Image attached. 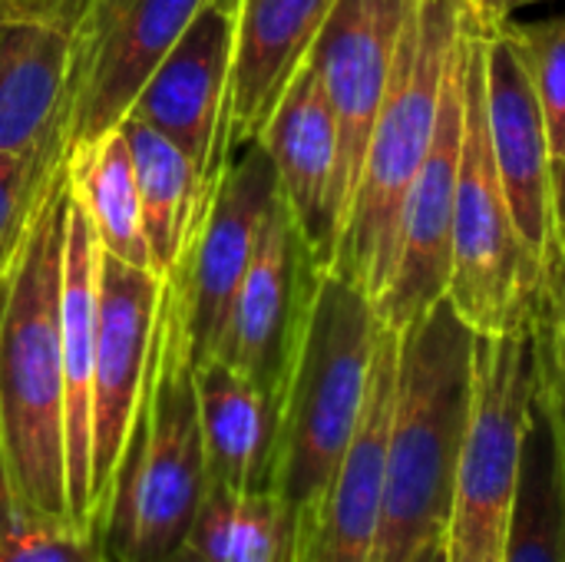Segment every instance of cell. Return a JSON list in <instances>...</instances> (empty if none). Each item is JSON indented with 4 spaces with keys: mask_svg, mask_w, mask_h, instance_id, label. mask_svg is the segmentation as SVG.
I'll return each mask as SVG.
<instances>
[{
    "mask_svg": "<svg viewBox=\"0 0 565 562\" xmlns=\"http://www.w3.org/2000/svg\"><path fill=\"white\" fill-rule=\"evenodd\" d=\"M407 562H447V540L444 537H437V540H430V543H424L414 556Z\"/></svg>",
    "mask_w": 565,
    "mask_h": 562,
    "instance_id": "34",
    "label": "cell"
},
{
    "mask_svg": "<svg viewBox=\"0 0 565 562\" xmlns=\"http://www.w3.org/2000/svg\"><path fill=\"white\" fill-rule=\"evenodd\" d=\"M202 0H79L63 103L66 159L116 129Z\"/></svg>",
    "mask_w": 565,
    "mask_h": 562,
    "instance_id": "8",
    "label": "cell"
},
{
    "mask_svg": "<svg viewBox=\"0 0 565 562\" xmlns=\"http://www.w3.org/2000/svg\"><path fill=\"white\" fill-rule=\"evenodd\" d=\"M96 295H99V242L73 185L66 195L63 229V285H60V338L66 384V490L70 517L93 533V354H96Z\"/></svg>",
    "mask_w": 565,
    "mask_h": 562,
    "instance_id": "19",
    "label": "cell"
},
{
    "mask_svg": "<svg viewBox=\"0 0 565 562\" xmlns=\"http://www.w3.org/2000/svg\"><path fill=\"white\" fill-rule=\"evenodd\" d=\"M407 7L411 0H334L308 60L328 93L341 132L344 222L354 202L374 119L397 66Z\"/></svg>",
    "mask_w": 565,
    "mask_h": 562,
    "instance_id": "16",
    "label": "cell"
},
{
    "mask_svg": "<svg viewBox=\"0 0 565 562\" xmlns=\"http://www.w3.org/2000/svg\"><path fill=\"white\" fill-rule=\"evenodd\" d=\"M278 189L318 262L331 268L344 229L341 209V132L328 93L311 63L295 76L262 136Z\"/></svg>",
    "mask_w": 565,
    "mask_h": 562,
    "instance_id": "18",
    "label": "cell"
},
{
    "mask_svg": "<svg viewBox=\"0 0 565 562\" xmlns=\"http://www.w3.org/2000/svg\"><path fill=\"white\" fill-rule=\"evenodd\" d=\"M70 23H0V152L43 142L63 126Z\"/></svg>",
    "mask_w": 565,
    "mask_h": 562,
    "instance_id": "21",
    "label": "cell"
},
{
    "mask_svg": "<svg viewBox=\"0 0 565 562\" xmlns=\"http://www.w3.org/2000/svg\"><path fill=\"white\" fill-rule=\"evenodd\" d=\"M202 494L205 447L189 311L179 272H169L139 414L99 540L113 562H159L185 543Z\"/></svg>",
    "mask_w": 565,
    "mask_h": 562,
    "instance_id": "3",
    "label": "cell"
},
{
    "mask_svg": "<svg viewBox=\"0 0 565 562\" xmlns=\"http://www.w3.org/2000/svg\"><path fill=\"white\" fill-rule=\"evenodd\" d=\"M460 20L463 0H411L407 7L397 66L374 119L331 265L351 275L374 305L391 285L404 202L437 136L444 89L460 43Z\"/></svg>",
    "mask_w": 565,
    "mask_h": 562,
    "instance_id": "5",
    "label": "cell"
},
{
    "mask_svg": "<svg viewBox=\"0 0 565 562\" xmlns=\"http://www.w3.org/2000/svg\"><path fill=\"white\" fill-rule=\"evenodd\" d=\"M477 331L440 298L401 331L387 487L374 562H407L444 537L473 407Z\"/></svg>",
    "mask_w": 565,
    "mask_h": 562,
    "instance_id": "2",
    "label": "cell"
},
{
    "mask_svg": "<svg viewBox=\"0 0 565 562\" xmlns=\"http://www.w3.org/2000/svg\"><path fill=\"white\" fill-rule=\"evenodd\" d=\"M384 321L344 272L324 268L278 404L268 490L291 517V537L328 494L361 424Z\"/></svg>",
    "mask_w": 565,
    "mask_h": 562,
    "instance_id": "4",
    "label": "cell"
},
{
    "mask_svg": "<svg viewBox=\"0 0 565 562\" xmlns=\"http://www.w3.org/2000/svg\"><path fill=\"white\" fill-rule=\"evenodd\" d=\"M66 162H70V185L89 215L99 248L136 268L152 272V258L142 232L136 162L126 132L116 126L93 146L73 152Z\"/></svg>",
    "mask_w": 565,
    "mask_h": 562,
    "instance_id": "24",
    "label": "cell"
},
{
    "mask_svg": "<svg viewBox=\"0 0 565 562\" xmlns=\"http://www.w3.org/2000/svg\"><path fill=\"white\" fill-rule=\"evenodd\" d=\"M162 298V278L136 268L99 248V295H96V354H93V487L89 510L99 537L122 454L139 414L152 331Z\"/></svg>",
    "mask_w": 565,
    "mask_h": 562,
    "instance_id": "9",
    "label": "cell"
},
{
    "mask_svg": "<svg viewBox=\"0 0 565 562\" xmlns=\"http://www.w3.org/2000/svg\"><path fill=\"white\" fill-rule=\"evenodd\" d=\"M540 384L536 315L510 331H477L470 431L444 530L447 562H503L516 510L526 421Z\"/></svg>",
    "mask_w": 565,
    "mask_h": 562,
    "instance_id": "7",
    "label": "cell"
},
{
    "mask_svg": "<svg viewBox=\"0 0 565 562\" xmlns=\"http://www.w3.org/2000/svg\"><path fill=\"white\" fill-rule=\"evenodd\" d=\"M132 146L139 202H142V232L152 258V272L166 278L195 229L199 215V169L195 162L156 126L126 116L119 123Z\"/></svg>",
    "mask_w": 565,
    "mask_h": 562,
    "instance_id": "23",
    "label": "cell"
},
{
    "mask_svg": "<svg viewBox=\"0 0 565 562\" xmlns=\"http://www.w3.org/2000/svg\"><path fill=\"white\" fill-rule=\"evenodd\" d=\"M10 523H13V500H10V487H7L3 464H0V547H3V540H7Z\"/></svg>",
    "mask_w": 565,
    "mask_h": 562,
    "instance_id": "32",
    "label": "cell"
},
{
    "mask_svg": "<svg viewBox=\"0 0 565 562\" xmlns=\"http://www.w3.org/2000/svg\"><path fill=\"white\" fill-rule=\"evenodd\" d=\"M401 331H381L367 404L341 467L311 520L291 537L288 562H374L387 487V437L397 391Z\"/></svg>",
    "mask_w": 565,
    "mask_h": 562,
    "instance_id": "15",
    "label": "cell"
},
{
    "mask_svg": "<svg viewBox=\"0 0 565 562\" xmlns=\"http://www.w3.org/2000/svg\"><path fill=\"white\" fill-rule=\"evenodd\" d=\"M79 0H0V23L3 20H60L73 23Z\"/></svg>",
    "mask_w": 565,
    "mask_h": 562,
    "instance_id": "30",
    "label": "cell"
},
{
    "mask_svg": "<svg viewBox=\"0 0 565 562\" xmlns=\"http://www.w3.org/2000/svg\"><path fill=\"white\" fill-rule=\"evenodd\" d=\"M195 391L205 447V490H268L278 427L271 401L222 358L195 364Z\"/></svg>",
    "mask_w": 565,
    "mask_h": 562,
    "instance_id": "20",
    "label": "cell"
},
{
    "mask_svg": "<svg viewBox=\"0 0 565 562\" xmlns=\"http://www.w3.org/2000/svg\"><path fill=\"white\" fill-rule=\"evenodd\" d=\"M238 0H202L182 36L139 89L129 116L169 136L199 169V215L212 199V162L235 53Z\"/></svg>",
    "mask_w": 565,
    "mask_h": 562,
    "instance_id": "14",
    "label": "cell"
},
{
    "mask_svg": "<svg viewBox=\"0 0 565 562\" xmlns=\"http://www.w3.org/2000/svg\"><path fill=\"white\" fill-rule=\"evenodd\" d=\"M460 40L467 66V116L447 298L473 331L490 335L510 331L536 315L543 272L520 238L497 169L487 116V26L467 10V3L460 20Z\"/></svg>",
    "mask_w": 565,
    "mask_h": 562,
    "instance_id": "6",
    "label": "cell"
},
{
    "mask_svg": "<svg viewBox=\"0 0 565 562\" xmlns=\"http://www.w3.org/2000/svg\"><path fill=\"white\" fill-rule=\"evenodd\" d=\"M159 562H205V560H202V556H199L195 550H189V547L182 543L179 550H172L169 556H162V560H159Z\"/></svg>",
    "mask_w": 565,
    "mask_h": 562,
    "instance_id": "35",
    "label": "cell"
},
{
    "mask_svg": "<svg viewBox=\"0 0 565 562\" xmlns=\"http://www.w3.org/2000/svg\"><path fill=\"white\" fill-rule=\"evenodd\" d=\"M185 547L205 562H288L291 517L271 490L202 494Z\"/></svg>",
    "mask_w": 565,
    "mask_h": 562,
    "instance_id": "25",
    "label": "cell"
},
{
    "mask_svg": "<svg viewBox=\"0 0 565 562\" xmlns=\"http://www.w3.org/2000/svg\"><path fill=\"white\" fill-rule=\"evenodd\" d=\"M487 116L513 222L543 272V298L565 275L556 232V166L526 53L507 26L487 30Z\"/></svg>",
    "mask_w": 565,
    "mask_h": 562,
    "instance_id": "11",
    "label": "cell"
},
{
    "mask_svg": "<svg viewBox=\"0 0 565 562\" xmlns=\"http://www.w3.org/2000/svg\"><path fill=\"white\" fill-rule=\"evenodd\" d=\"M70 162L0 272V464L17 510L70 520L60 338Z\"/></svg>",
    "mask_w": 565,
    "mask_h": 562,
    "instance_id": "1",
    "label": "cell"
},
{
    "mask_svg": "<svg viewBox=\"0 0 565 562\" xmlns=\"http://www.w3.org/2000/svg\"><path fill=\"white\" fill-rule=\"evenodd\" d=\"M463 3L487 30H493V26H503L507 20H513V13L536 7V3H550V0H463Z\"/></svg>",
    "mask_w": 565,
    "mask_h": 562,
    "instance_id": "31",
    "label": "cell"
},
{
    "mask_svg": "<svg viewBox=\"0 0 565 562\" xmlns=\"http://www.w3.org/2000/svg\"><path fill=\"white\" fill-rule=\"evenodd\" d=\"M503 562H565V444L543 384L526 421L516 510Z\"/></svg>",
    "mask_w": 565,
    "mask_h": 562,
    "instance_id": "22",
    "label": "cell"
},
{
    "mask_svg": "<svg viewBox=\"0 0 565 562\" xmlns=\"http://www.w3.org/2000/svg\"><path fill=\"white\" fill-rule=\"evenodd\" d=\"M321 268L278 189L215 358L242 371L278 411Z\"/></svg>",
    "mask_w": 565,
    "mask_h": 562,
    "instance_id": "10",
    "label": "cell"
},
{
    "mask_svg": "<svg viewBox=\"0 0 565 562\" xmlns=\"http://www.w3.org/2000/svg\"><path fill=\"white\" fill-rule=\"evenodd\" d=\"M503 26L520 40L526 53L530 73L543 103L546 129H550L553 166L559 172L565 166V13L546 17V20H530V23L507 20Z\"/></svg>",
    "mask_w": 565,
    "mask_h": 562,
    "instance_id": "27",
    "label": "cell"
},
{
    "mask_svg": "<svg viewBox=\"0 0 565 562\" xmlns=\"http://www.w3.org/2000/svg\"><path fill=\"white\" fill-rule=\"evenodd\" d=\"M331 7L334 0H238L232 76L212 162V192L228 159L252 142H262L281 96L311 60Z\"/></svg>",
    "mask_w": 565,
    "mask_h": 562,
    "instance_id": "17",
    "label": "cell"
},
{
    "mask_svg": "<svg viewBox=\"0 0 565 562\" xmlns=\"http://www.w3.org/2000/svg\"><path fill=\"white\" fill-rule=\"evenodd\" d=\"M463 79H467V66H463V40H460L457 56L450 63L434 146L404 202L397 265L387 291L377 301L381 321L394 331H404L417 315H424L430 305L447 298L457 179H460V152H463V116H467Z\"/></svg>",
    "mask_w": 565,
    "mask_h": 562,
    "instance_id": "13",
    "label": "cell"
},
{
    "mask_svg": "<svg viewBox=\"0 0 565 562\" xmlns=\"http://www.w3.org/2000/svg\"><path fill=\"white\" fill-rule=\"evenodd\" d=\"M278 195V172L265 142H252L218 176V185L195 222L179 272L189 311L192 358L209 361L225 335L235 295L255 258L268 209Z\"/></svg>",
    "mask_w": 565,
    "mask_h": 562,
    "instance_id": "12",
    "label": "cell"
},
{
    "mask_svg": "<svg viewBox=\"0 0 565 562\" xmlns=\"http://www.w3.org/2000/svg\"><path fill=\"white\" fill-rule=\"evenodd\" d=\"M536 338H540V361H543V388L556 411L565 444V275L536 305Z\"/></svg>",
    "mask_w": 565,
    "mask_h": 562,
    "instance_id": "29",
    "label": "cell"
},
{
    "mask_svg": "<svg viewBox=\"0 0 565 562\" xmlns=\"http://www.w3.org/2000/svg\"><path fill=\"white\" fill-rule=\"evenodd\" d=\"M556 232H559V248L565 258V166L556 172Z\"/></svg>",
    "mask_w": 565,
    "mask_h": 562,
    "instance_id": "33",
    "label": "cell"
},
{
    "mask_svg": "<svg viewBox=\"0 0 565 562\" xmlns=\"http://www.w3.org/2000/svg\"><path fill=\"white\" fill-rule=\"evenodd\" d=\"M0 562H106V553L99 550V537L79 530L76 523L13 507Z\"/></svg>",
    "mask_w": 565,
    "mask_h": 562,
    "instance_id": "28",
    "label": "cell"
},
{
    "mask_svg": "<svg viewBox=\"0 0 565 562\" xmlns=\"http://www.w3.org/2000/svg\"><path fill=\"white\" fill-rule=\"evenodd\" d=\"M66 169V132L53 129L43 142L0 152V272L23 242L40 202Z\"/></svg>",
    "mask_w": 565,
    "mask_h": 562,
    "instance_id": "26",
    "label": "cell"
}]
</instances>
